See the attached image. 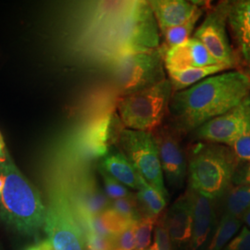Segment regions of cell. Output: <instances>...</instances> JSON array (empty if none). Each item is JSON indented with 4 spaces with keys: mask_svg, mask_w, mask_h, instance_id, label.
<instances>
[{
    "mask_svg": "<svg viewBox=\"0 0 250 250\" xmlns=\"http://www.w3.org/2000/svg\"><path fill=\"white\" fill-rule=\"evenodd\" d=\"M170 241V234L164 222V216L158 218L153 234V242L146 250H171Z\"/></svg>",
    "mask_w": 250,
    "mask_h": 250,
    "instance_id": "27",
    "label": "cell"
},
{
    "mask_svg": "<svg viewBox=\"0 0 250 250\" xmlns=\"http://www.w3.org/2000/svg\"><path fill=\"white\" fill-rule=\"evenodd\" d=\"M190 188L206 197H222L236 170V159L224 145L199 141L189 151Z\"/></svg>",
    "mask_w": 250,
    "mask_h": 250,
    "instance_id": "4",
    "label": "cell"
},
{
    "mask_svg": "<svg viewBox=\"0 0 250 250\" xmlns=\"http://www.w3.org/2000/svg\"><path fill=\"white\" fill-rule=\"evenodd\" d=\"M54 250H85L86 243L70 197L55 195L45 215V230Z\"/></svg>",
    "mask_w": 250,
    "mask_h": 250,
    "instance_id": "8",
    "label": "cell"
},
{
    "mask_svg": "<svg viewBox=\"0 0 250 250\" xmlns=\"http://www.w3.org/2000/svg\"><path fill=\"white\" fill-rule=\"evenodd\" d=\"M232 182L236 186H250V162L241 170H235Z\"/></svg>",
    "mask_w": 250,
    "mask_h": 250,
    "instance_id": "32",
    "label": "cell"
},
{
    "mask_svg": "<svg viewBox=\"0 0 250 250\" xmlns=\"http://www.w3.org/2000/svg\"><path fill=\"white\" fill-rule=\"evenodd\" d=\"M250 132V95L231 110L199 127L194 132V136L202 142L229 146L242 135Z\"/></svg>",
    "mask_w": 250,
    "mask_h": 250,
    "instance_id": "9",
    "label": "cell"
},
{
    "mask_svg": "<svg viewBox=\"0 0 250 250\" xmlns=\"http://www.w3.org/2000/svg\"><path fill=\"white\" fill-rule=\"evenodd\" d=\"M164 222L170 240L174 244L182 246L190 243L193 230V211L188 191L170 207L164 215Z\"/></svg>",
    "mask_w": 250,
    "mask_h": 250,
    "instance_id": "15",
    "label": "cell"
},
{
    "mask_svg": "<svg viewBox=\"0 0 250 250\" xmlns=\"http://www.w3.org/2000/svg\"><path fill=\"white\" fill-rule=\"evenodd\" d=\"M136 191V198L146 213V216L158 217L167 205L168 198L146 183L141 175L139 177V186Z\"/></svg>",
    "mask_w": 250,
    "mask_h": 250,
    "instance_id": "20",
    "label": "cell"
},
{
    "mask_svg": "<svg viewBox=\"0 0 250 250\" xmlns=\"http://www.w3.org/2000/svg\"><path fill=\"white\" fill-rule=\"evenodd\" d=\"M99 216L107 233L109 234L110 237L114 239H116L122 232H125V230L129 228L132 224L136 223V222L130 221L124 216L119 214L111 208H107Z\"/></svg>",
    "mask_w": 250,
    "mask_h": 250,
    "instance_id": "24",
    "label": "cell"
},
{
    "mask_svg": "<svg viewBox=\"0 0 250 250\" xmlns=\"http://www.w3.org/2000/svg\"><path fill=\"white\" fill-rule=\"evenodd\" d=\"M101 169L126 188L138 189L139 173L121 150L107 152L101 161Z\"/></svg>",
    "mask_w": 250,
    "mask_h": 250,
    "instance_id": "18",
    "label": "cell"
},
{
    "mask_svg": "<svg viewBox=\"0 0 250 250\" xmlns=\"http://www.w3.org/2000/svg\"><path fill=\"white\" fill-rule=\"evenodd\" d=\"M241 227V219L224 213L208 250H223Z\"/></svg>",
    "mask_w": 250,
    "mask_h": 250,
    "instance_id": "22",
    "label": "cell"
},
{
    "mask_svg": "<svg viewBox=\"0 0 250 250\" xmlns=\"http://www.w3.org/2000/svg\"><path fill=\"white\" fill-rule=\"evenodd\" d=\"M159 30L149 2L132 0L99 3L87 31L94 50L109 63L160 47Z\"/></svg>",
    "mask_w": 250,
    "mask_h": 250,
    "instance_id": "1",
    "label": "cell"
},
{
    "mask_svg": "<svg viewBox=\"0 0 250 250\" xmlns=\"http://www.w3.org/2000/svg\"><path fill=\"white\" fill-rule=\"evenodd\" d=\"M138 200L132 195L131 197H124L112 200L109 208L114 209L119 214L124 216L130 221L137 222L141 219L138 209Z\"/></svg>",
    "mask_w": 250,
    "mask_h": 250,
    "instance_id": "26",
    "label": "cell"
},
{
    "mask_svg": "<svg viewBox=\"0 0 250 250\" xmlns=\"http://www.w3.org/2000/svg\"><path fill=\"white\" fill-rule=\"evenodd\" d=\"M193 211V230L190 241V250H199L209 234L213 218V199L188 189Z\"/></svg>",
    "mask_w": 250,
    "mask_h": 250,
    "instance_id": "16",
    "label": "cell"
},
{
    "mask_svg": "<svg viewBox=\"0 0 250 250\" xmlns=\"http://www.w3.org/2000/svg\"></svg>",
    "mask_w": 250,
    "mask_h": 250,
    "instance_id": "38",
    "label": "cell"
},
{
    "mask_svg": "<svg viewBox=\"0 0 250 250\" xmlns=\"http://www.w3.org/2000/svg\"><path fill=\"white\" fill-rule=\"evenodd\" d=\"M164 64L166 71L170 72L212 66L221 63L215 61L205 46L197 39L192 37L188 42L166 50Z\"/></svg>",
    "mask_w": 250,
    "mask_h": 250,
    "instance_id": "12",
    "label": "cell"
},
{
    "mask_svg": "<svg viewBox=\"0 0 250 250\" xmlns=\"http://www.w3.org/2000/svg\"><path fill=\"white\" fill-rule=\"evenodd\" d=\"M250 95V76L247 73L228 71L212 75L188 89L173 93L168 111L170 127L177 133H194Z\"/></svg>",
    "mask_w": 250,
    "mask_h": 250,
    "instance_id": "2",
    "label": "cell"
},
{
    "mask_svg": "<svg viewBox=\"0 0 250 250\" xmlns=\"http://www.w3.org/2000/svg\"><path fill=\"white\" fill-rule=\"evenodd\" d=\"M227 25L243 61L250 67V0L224 2Z\"/></svg>",
    "mask_w": 250,
    "mask_h": 250,
    "instance_id": "13",
    "label": "cell"
},
{
    "mask_svg": "<svg viewBox=\"0 0 250 250\" xmlns=\"http://www.w3.org/2000/svg\"><path fill=\"white\" fill-rule=\"evenodd\" d=\"M228 147L234 155L236 161L250 162V132L242 135Z\"/></svg>",
    "mask_w": 250,
    "mask_h": 250,
    "instance_id": "29",
    "label": "cell"
},
{
    "mask_svg": "<svg viewBox=\"0 0 250 250\" xmlns=\"http://www.w3.org/2000/svg\"><path fill=\"white\" fill-rule=\"evenodd\" d=\"M136 223L132 224L129 228H127L125 232H122L115 239L116 250H133L135 249V226H136Z\"/></svg>",
    "mask_w": 250,
    "mask_h": 250,
    "instance_id": "30",
    "label": "cell"
},
{
    "mask_svg": "<svg viewBox=\"0 0 250 250\" xmlns=\"http://www.w3.org/2000/svg\"><path fill=\"white\" fill-rule=\"evenodd\" d=\"M225 250H250V229L242 227L240 232L225 247Z\"/></svg>",
    "mask_w": 250,
    "mask_h": 250,
    "instance_id": "31",
    "label": "cell"
},
{
    "mask_svg": "<svg viewBox=\"0 0 250 250\" xmlns=\"http://www.w3.org/2000/svg\"><path fill=\"white\" fill-rule=\"evenodd\" d=\"M231 68L224 64H217L212 66H207L201 68H190L181 71H170L168 73V80L173 88V92H179L188 89L189 87L197 84V83L205 80L207 78L221 73L224 71H228Z\"/></svg>",
    "mask_w": 250,
    "mask_h": 250,
    "instance_id": "19",
    "label": "cell"
},
{
    "mask_svg": "<svg viewBox=\"0 0 250 250\" xmlns=\"http://www.w3.org/2000/svg\"><path fill=\"white\" fill-rule=\"evenodd\" d=\"M173 88L168 78L150 88L123 96L118 105L126 129L153 133L168 114Z\"/></svg>",
    "mask_w": 250,
    "mask_h": 250,
    "instance_id": "5",
    "label": "cell"
},
{
    "mask_svg": "<svg viewBox=\"0 0 250 250\" xmlns=\"http://www.w3.org/2000/svg\"><path fill=\"white\" fill-rule=\"evenodd\" d=\"M204 13V9L197 12V14L190 19L188 21L185 22L184 24H181L178 26L171 27L167 29L166 31L162 32L161 35L163 36L164 43L162 47L166 50L170 49L171 47L182 45L186 42H188L190 38L193 37V33L195 31V28L197 25V21L199 18Z\"/></svg>",
    "mask_w": 250,
    "mask_h": 250,
    "instance_id": "21",
    "label": "cell"
},
{
    "mask_svg": "<svg viewBox=\"0 0 250 250\" xmlns=\"http://www.w3.org/2000/svg\"><path fill=\"white\" fill-rule=\"evenodd\" d=\"M8 156H9V153L6 149V146H5V142L3 140V136L0 133V166L5 163L7 159H8Z\"/></svg>",
    "mask_w": 250,
    "mask_h": 250,
    "instance_id": "33",
    "label": "cell"
},
{
    "mask_svg": "<svg viewBox=\"0 0 250 250\" xmlns=\"http://www.w3.org/2000/svg\"><path fill=\"white\" fill-rule=\"evenodd\" d=\"M242 219L245 222V224H247V226L250 229V208L244 214Z\"/></svg>",
    "mask_w": 250,
    "mask_h": 250,
    "instance_id": "34",
    "label": "cell"
},
{
    "mask_svg": "<svg viewBox=\"0 0 250 250\" xmlns=\"http://www.w3.org/2000/svg\"><path fill=\"white\" fill-rule=\"evenodd\" d=\"M250 208V186L232 188L226 199V214L242 218Z\"/></svg>",
    "mask_w": 250,
    "mask_h": 250,
    "instance_id": "23",
    "label": "cell"
},
{
    "mask_svg": "<svg viewBox=\"0 0 250 250\" xmlns=\"http://www.w3.org/2000/svg\"><path fill=\"white\" fill-rule=\"evenodd\" d=\"M158 221V217L145 216L141 218L135 226V249L146 250L151 245L152 232Z\"/></svg>",
    "mask_w": 250,
    "mask_h": 250,
    "instance_id": "25",
    "label": "cell"
},
{
    "mask_svg": "<svg viewBox=\"0 0 250 250\" xmlns=\"http://www.w3.org/2000/svg\"><path fill=\"white\" fill-rule=\"evenodd\" d=\"M121 151L131 161L139 175L168 198L158 147L149 132L123 129L119 134Z\"/></svg>",
    "mask_w": 250,
    "mask_h": 250,
    "instance_id": "7",
    "label": "cell"
},
{
    "mask_svg": "<svg viewBox=\"0 0 250 250\" xmlns=\"http://www.w3.org/2000/svg\"><path fill=\"white\" fill-rule=\"evenodd\" d=\"M5 186L0 197V219L13 231L37 237L45 230V208L39 193L18 170L10 156L0 166Z\"/></svg>",
    "mask_w": 250,
    "mask_h": 250,
    "instance_id": "3",
    "label": "cell"
},
{
    "mask_svg": "<svg viewBox=\"0 0 250 250\" xmlns=\"http://www.w3.org/2000/svg\"><path fill=\"white\" fill-rule=\"evenodd\" d=\"M100 174L103 178L106 195L108 198L115 200L119 198L131 197L133 194L124 185L118 182L116 179L111 177L105 170H100Z\"/></svg>",
    "mask_w": 250,
    "mask_h": 250,
    "instance_id": "28",
    "label": "cell"
},
{
    "mask_svg": "<svg viewBox=\"0 0 250 250\" xmlns=\"http://www.w3.org/2000/svg\"><path fill=\"white\" fill-rule=\"evenodd\" d=\"M26 250H43V246H42V243H38L36 245H34L30 248H28Z\"/></svg>",
    "mask_w": 250,
    "mask_h": 250,
    "instance_id": "36",
    "label": "cell"
},
{
    "mask_svg": "<svg viewBox=\"0 0 250 250\" xmlns=\"http://www.w3.org/2000/svg\"><path fill=\"white\" fill-rule=\"evenodd\" d=\"M4 186H5V175H4V173L0 170V197H1V194H2Z\"/></svg>",
    "mask_w": 250,
    "mask_h": 250,
    "instance_id": "35",
    "label": "cell"
},
{
    "mask_svg": "<svg viewBox=\"0 0 250 250\" xmlns=\"http://www.w3.org/2000/svg\"><path fill=\"white\" fill-rule=\"evenodd\" d=\"M165 49L130 54L109 62L117 86L123 96L150 88L166 80Z\"/></svg>",
    "mask_w": 250,
    "mask_h": 250,
    "instance_id": "6",
    "label": "cell"
},
{
    "mask_svg": "<svg viewBox=\"0 0 250 250\" xmlns=\"http://www.w3.org/2000/svg\"><path fill=\"white\" fill-rule=\"evenodd\" d=\"M193 37L205 46L215 61L231 69L234 67L236 58L227 34L224 2L208 10L201 24L194 32Z\"/></svg>",
    "mask_w": 250,
    "mask_h": 250,
    "instance_id": "10",
    "label": "cell"
},
{
    "mask_svg": "<svg viewBox=\"0 0 250 250\" xmlns=\"http://www.w3.org/2000/svg\"><path fill=\"white\" fill-rule=\"evenodd\" d=\"M111 123V115L105 114L99 117L84 130L80 140L81 152L84 157L93 159L107 155Z\"/></svg>",
    "mask_w": 250,
    "mask_h": 250,
    "instance_id": "17",
    "label": "cell"
},
{
    "mask_svg": "<svg viewBox=\"0 0 250 250\" xmlns=\"http://www.w3.org/2000/svg\"><path fill=\"white\" fill-rule=\"evenodd\" d=\"M161 33L171 27L184 24L203 9L202 2L187 0L148 1Z\"/></svg>",
    "mask_w": 250,
    "mask_h": 250,
    "instance_id": "14",
    "label": "cell"
},
{
    "mask_svg": "<svg viewBox=\"0 0 250 250\" xmlns=\"http://www.w3.org/2000/svg\"><path fill=\"white\" fill-rule=\"evenodd\" d=\"M152 134L158 147L163 175L171 188H182L187 175V158L179 141V133L171 127L161 126Z\"/></svg>",
    "mask_w": 250,
    "mask_h": 250,
    "instance_id": "11",
    "label": "cell"
},
{
    "mask_svg": "<svg viewBox=\"0 0 250 250\" xmlns=\"http://www.w3.org/2000/svg\"><path fill=\"white\" fill-rule=\"evenodd\" d=\"M85 250H95L93 247H91V246H89V245H86V249H85Z\"/></svg>",
    "mask_w": 250,
    "mask_h": 250,
    "instance_id": "37",
    "label": "cell"
}]
</instances>
